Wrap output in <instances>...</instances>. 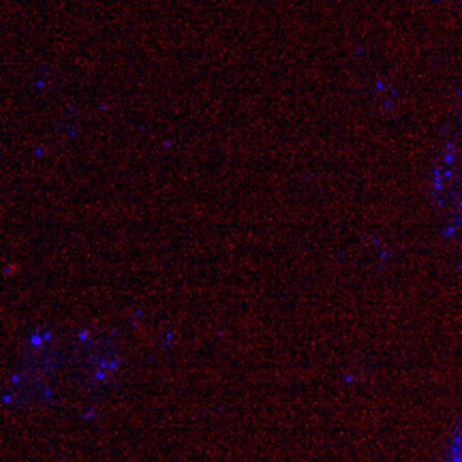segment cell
<instances>
[{
    "label": "cell",
    "instance_id": "2",
    "mask_svg": "<svg viewBox=\"0 0 462 462\" xmlns=\"http://www.w3.org/2000/svg\"><path fill=\"white\" fill-rule=\"evenodd\" d=\"M448 462H462V424L456 429L448 449Z\"/></svg>",
    "mask_w": 462,
    "mask_h": 462
},
{
    "label": "cell",
    "instance_id": "1",
    "mask_svg": "<svg viewBox=\"0 0 462 462\" xmlns=\"http://www.w3.org/2000/svg\"><path fill=\"white\" fill-rule=\"evenodd\" d=\"M432 190L441 208L443 221L454 227L462 238V88L449 114L441 143H439L435 167H432Z\"/></svg>",
    "mask_w": 462,
    "mask_h": 462
},
{
    "label": "cell",
    "instance_id": "3",
    "mask_svg": "<svg viewBox=\"0 0 462 462\" xmlns=\"http://www.w3.org/2000/svg\"><path fill=\"white\" fill-rule=\"evenodd\" d=\"M460 3H462V0H460Z\"/></svg>",
    "mask_w": 462,
    "mask_h": 462
}]
</instances>
